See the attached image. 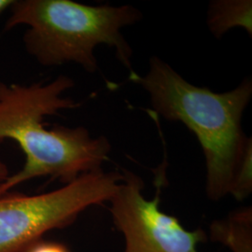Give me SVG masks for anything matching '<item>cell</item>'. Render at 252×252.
I'll list each match as a JSON object with an SVG mask.
<instances>
[{
  "label": "cell",
  "instance_id": "cell-2",
  "mask_svg": "<svg viewBox=\"0 0 252 252\" xmlns=\"http://www.w3.org/2000/svg\"><path fill=\"white\" fill-rule=\"evenodd\" d=\"M128 79L148 93L155 113L180 122L196 136L206 160L208 199L230 195L244 158L252 150V139L242 128L252 80L245 79L234 90L214 93L189 83L157 56L151 57L146 75L135 71Z\"/></svg>",
  "mask_w": 252,
  "mask_h": 252
},
{
  "label": "cell",
  "instance_id": "cell-4",
  "mask_svg": "<svg viewBox=\"0 0 252 252\" xmlns=\"http://www.w3.org/2000/svg\"><path fill=\"white\" fill-rule=\"evenodd\" d=\"M123 173L83 174L59 189L35 195L0 196V252H24L48 232L74 222L82 212L108 203Z\"/></svg>",
  "mask_w": 252,
  "mask_h": 252
},
{
  "label": "cell",
  "instance_id": "cell-7",
  "mask_svg": "<svg viewBox=\"0 0 252 252\" xmlns=\"http://www.w3.org/2000/svg\"><path fill=\"white\" fill-rule=\"evenodd\" d=\"M207 27L218 39L230 29L240 27L252 36V0H215L207 9Z\"/></svg>",
  "mask_w": 252,
  "mask_h": 252
},
{
  "label": "cell",
  "instance_id": "cell-8",
  "mask_svg": "<svg viewBox=\"0 0 252 252\" xmlns=\"http://www.w3.org/2000/svg\"><path fill=\"white\" fill-rule=\"evenodd\" d=\"M24 252H70V251L63 244L54 241H43L41 239Z\"/></svg>",
  "mask_w": 252,
  "mask_h": 252
},
{
  "label": "cell",
  "instance_id": "cell-1",
  "mask_svg": "<svg viewBox=\"0 0 252 252\" xmlns=\"http://www.w3.org/2000/svg\"><path fill=\"white\" fill-rule=\"evenodd\" d=\"M74 84L67 76L28 85L0 81V142L13 140L26 155L22 169L0 183V196L37 178L49 177L64 185L102 170L111 152L106 136L94 137L82 126L45 127L46 117L81 106L63 95Z\"/></svg>",
  "mask_w": 252,
  "mask_h": 252
},
{
  "label": "cell",
  "instance_id": "cell-10",
  "mask_svg": "<svg viewBox=\"0 0 252 252\" xmlns=\"http://www.w3.org/2000/svg\"><path fill=\"white\" fill-rule=\"evenodd\" d=\"M14 0H0V15L3 14L7 9H9Z\"/></svg>",
  "mask_w": 252,
  "mask_h": 252
},
{
  "label": "cell",
  "instance_id": "cell-5",
  "mask_svg": "<svg viewBox=\"0 0 252 252\" xmlns=\"http://www.w3.org/2000/svg\"><path fill=\"white\" fill-rule=\"evenodd\" d=\"M163 162L156 174V194L147 199L144 181L135 173L123 169V180L108 201L112 223L125 238L123 252H200L207 233L198 228L187 230L179 219L161 209L162 186L166 182Z\"/></svg>",
  "mask_w": 252,
  "mask_h": 252
},
{
  "label": "cell",
  "instance_id": "cell-9",
  "mask_svg": "<svg viewBox=\"0 0 252 252\" xmlns=\"http://www.w3.org/2000/svg\"><path fill=\"white\" fill-rule=\"evenodd\" d=\"M10 175L7 164L0 159V183H2Z\"/></svg>",
  "mask_w": 252,
  "mask_h": 252
},
{
  "label": "cell",
  "instance_id": "cell-6",
  "mask_svg": "<svg viewBox=\"0 0 252 252\" xmlns=\"http://www.w3.org/2000/svg\"><path fill=\"white\" fill-rule=\"evenodd\" d=\"M207 238L223 245L231 252H252V207L237 208L213 220Z\"/></svg>",
  "mask_w": 252,
  "mask_h": 252
},
{
  "label": "cell",
  "instance_id": "cell-3",
  "mask_svg": "<svg viewBox=\"0 0 252 252\" xmlns=\"http://www.w3.org/2000/svg\"><path fill=\"white\" fill-rule=\"evenodd\" d=\"M5 29L26 26L23 37L27 53L44 66L74 63L95 73L97 46L115 50V56L130 74L133 50L122 29L142 20L131 5L91 6L71 0H14Z\"/></svg>",
  "mask_w": 252,
  "mask_h": 252
}]
</instances>
